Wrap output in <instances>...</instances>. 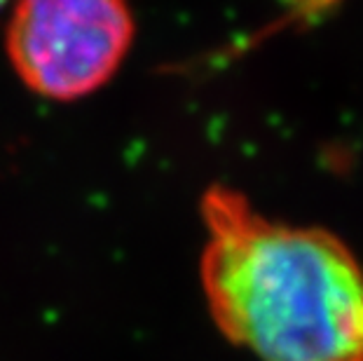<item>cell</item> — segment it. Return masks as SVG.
<instances>
[{
	"mask_svg": "<svg viewBox=\"0 0 363 361\" xmlns=\"http://www.w3.org/2000/svg\"><path fill=\"white\" fill-rule=\"evenodd\" d=\"M7 3H10V0H0V12L5 10V7H7Z\"/></svg>",
	"mask_w": 363,
	"mask_h": 361,
	"instance_id": "obj_3",
	"label": "cell"
},
{
	"mask_svg": "<svg viewBox=\"0 0 363 361\" xmlns=\"http://www.w3.org/2000/svg\"><path fill=\"white\" fill-rule=\"evenodd\" d=\"M134 33L127 0H19L5 50L30 91L75 101L118 73Z\"/></svg>",
	"mask_w": 363,
	"mask_h": 361,
	"instance_id": "obj_2",
	"label": "cell"
},
{
	"mask_svg": "<svg viewBox=\"0 0 363 361\" xmlns=\"http://www.w3.org/2000/svg\"><path fill=\"white\" fill-rule=\"evenodd\" d=\"M199 213L202 294L230 343L258 361H363V265L340 237L269 218L220 183Z\"/></svg>",
	"mask_w": 363,
	"mask_h": 361,
	"instance_id": "obj_1",
	"label": "cell"
}]
</instances>
